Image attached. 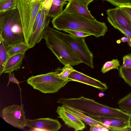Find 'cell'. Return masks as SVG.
<instances>
[{
	"label": "cell",
	"instance_id": "12",
	"mask_svg": "<svg viewBox=\"0 0 131 131\" xmlns=\"http://www.w3.org/2000/svg\"><path fill=\"white\" fill-rule=\"evenodd\" d=\"M68 80L69 82L76 81L94 87L102 92L104 91L108 88L105 83H102L75 70L70 74Z\"/></svg>",
	"mask_w": 131,
	"mask_h": 131
},
{
	"label": "cell",
	"instance_id": "6",
	"mask_svg": "<svg viewBox=\"0 0 131 131\" xmlns=\"http://www.w3.org/2000/svg\"><path fill=\"white\" fill-rule=\"evenodd\" d=\"M59 68L55 72H52L44 74L32 76L27 80V84L34 89L38 90L42 93H56L63 87L69 82L59 79L57 74L61 71Z\"/></svg>",
	"mask_w": 131,
	"mask_h": 131
},
{
	"label": "cell",
	"instance_id": "37",
	"mask_svg": "<svg viewBox=\"0 0 131 131\" xmlns=\"http://www.w3.org/2000/svg\"><path fill=\"white\" fill-rule=\"evenodd\" d=\"M103 120V122H102L104 123L105 126L108 129V128L111 124V122L109 119L104 118Z\"/></svg>",
	"mask_w": 131,
	"mask_h": 131
},
{
	"label": "cell",
	"instance_id": "18",
	"mask_svg": "<svg viewBox=\"0 0 131 131\" xmlns=\"http://www.w3.org/2000/svg\"><path fill=\"white\" fill-rule=\"evenodd\" d=\"M117 104L123 111L129 114H131V92L120 99Z\"/></svg>",
	"mask_w": 131,
	"mask_h": 131
},
{
	"label": "cell",
	"instance_id": "16",
	"mask_svg": "<svg viewBox=\"0 0 131 131\" xmlns=\"http://www.w3.org/2000/svg\"><path fill=\"white\" fill-rule=\"evenodd\" d=\"M25 53H19L9 57L5 65L4 73H9L19 69L22 64Z\"/></svg>",
	"mask_w": 131,
	"mask_h": 131
},
{
	"label": "cell",
	"instance_id": "24",
	"mask_svg": "<svg viewBox=\"0 0 131 131\" xmlns=\"http://www.w3.org/2000/svg\"><path fill=\"white\" fill-rule=\"evenodd\" d=\"M119 65V62L118 60L113 59L111 61L105 62L103 66L101 72L104 74L113 69H116L118 70V67Z\"/></svg>",
	"mask_w": 131,
	"mask_h": 131
},
{
	"label": "cell",
	"instance_id": "26",
	"mask_svg": "<svg viewBox=\"0 0 131 131\" xmlns=\"http://www.w3.org/2000/svg\"><path fill=\"white\" fill-rule=\"evenodd\" d=\"M108 21L115 28L117 29L127 37L131 39V31L124 28L117 22L111 20Z\"/></svg>",
	"mask_w": 131,
	"mask_h": 131
},
{
	"label": "cell",
	"instance_id": "32",
	"mask_svg": "<svg viewBox=\"0 0 131 131\" xmlns=\"http://www.w3.org/2000/svg\"><path fill=\"white\" fill-rule=\"evenodd\" d=\"M119 7L125 12L131 20V5H129Z\"/></svg>",
	"mask_w": 131,
	"mask_h": 131
},
{
	"label": "cell",
	"instance_id": "7",
	"mask_svg": "<svg viewBox=\"0 0 131 131\" xmlns=\"http://www.w3.org/2000/svg\"><path fill=\"white\" fill-rule=\"evenodd\" d=\"M56 34L78 55L82 63L94 69L93 56L85 40V37H78L54 29Z\"/></svg>",
	"mask_w": 131,
	"mask_h": 131
},
{
	"label": "cell",
	"instance_id": "35",
	"mask_svg": "<svg viewBox=\"0 0 131 131\" xmlns=\"http://www.w3.org/2000/svg\"><path fill=\"white\" fill-rule=\"evenodd\" d=\"M94 0H67L69 2L71 1H74L79 2L86 6L88 7L89 4Z\"/></svg>",
	"mask_w": 131,
	"mask_h": 131
},
{
	"label": "cell",
	"instance_id": "9",
	"mask_svg": "<svg viewBox=\"0 0 131 131\" xmlns=\"http://www.w3.org/2000/svg\"><path fill=\"white\" fill-rule=\"evenodd\" d=\"M27 120L26 126L30 130L57 131L62 126L58 119L50 118Z\"/></svg>",
	"mask_w": 131,
	"mask_h": 131
},
{
	"label": "cell",
	"instance_id": "19",
	"mask_svg": "<svg viewBox=\"0 0 131 131\" xmlns=\"http://www.w3.org/2000/svg\"><path fill=\"white\" fill-rule=\"evenodd\" d=\"M7 49L0 38V75L3 72L5 64L9 56L7 53Z\"/></svg>",
	"mask_w": 131,
	"mask_h": 131
},
{
	"label": "cell",
	"instance_id": "20",
	"mask_svg": "<svg viewBox=\"0 0 131 131\" xmlns=\"http://www.w3.org/2000/svg\"><path fill=\"white\" fill-rule=\"evenodd\" d=\"M16 9H17L16 0H0L1 15Z\"/></svg>",
	"mask_w": 131,
	"mask_h": 131
},
{
	"label": "cell",
	"instance_id": "13",
	"mask_svg": "<svg viewBox=\"0 0 131 131\" xmlns=\"http://www.w3.org/2000/svg\"><path fill=\"white\" fill-rule=\"evenodd\" d=\"M106 12L108 21L117 22L124 28L131 31V20L119 7L108 9Z\"/></svg>",
	"mask_w": 131,
	"mask_h": 131
},
{
	"label": "cell",
	"instance_id": "1",
	"mask_svg": "<svg viewBox=\"0 0 131 131\" xmlns=\"http://www.w3.org/2000/svg\"><path fill=\"white\" fill-rule=\"evenodd\" d=\"M54 28L60 30H70L91 34L97 38L104 36L108 31L105 23L92 20L63 11L51 20Z\"/></svg>",
	"mask_w": 131,
	"mask_h": 131
},
{
	"label": "cell",
	"instance_id": "27",
	"mask_svg": "<svg viewBox=\"0 0 131 131\" xmlns=\"http://www.w3.org/2000/svg\"><path fill=\"white\" fill-rule=\"evenodd\" d=\"M117 7L131 4V0H105Z\"/></svg>",
	"mask_w": 131,
	"mask_h": 131
},
{
	"label": "cell",
	"instance_id": "31",
	"mask_svg": "<svg viewBox=\"0 0 131 131\" xmlns=\"http://www.w3.org/2000/svg\"><path fill=\"white\" fill-rule=\"evenodd\" d=\"M43 9V7L42 6L40 9L35 19L33 27L32 32L34 31L36 28L37 24L40 18Z\"/></svg>",
	"mask_w": 131,
	"mask_h": 131
},
{
	"label": "cell",
	"instance_id": "34",
	"mask_svg": "<svg viewBox=\"0 0 131 131\" xmlns=\"http://www.w3.org/2000/svg\"><path fill=\"white\" fill-rule=\"evenodd\" d=\"M9 73V81L7 86H8L10 82H11L12 83L13 82L14 83H16L19 85L20 82L15 77L14 73H13L12 74L11 72H10Z\"/></svg>",
	"mask_w": 131,
	"mask_h": 131
},
{
	"label": "cell",
	"instance_id": "25",
	"mask_svg": "<svg viewBox=\"0 0 131 131\" xmlns=\"http://www.w3.org/2000/svg\"><path fill=\"white\" fill-rule=\"evenodd\" d=\"M75 70L70 64H68L64 65V67L61 69V71L57 75L59 79L66 81L68 80L70 74Z\"/></svg>",
	"mask_w": 131,
	"mask_h": 131
},
{
	"label": "cell",
	"instance_id": "41",
	"mask_svg": "<svg viewBox=\"0 0 131 131\" xmlns=\"http://www.w3.org/2000/svg\"><path fill=\"white\" fill-rule=\"evenodd\" d=\"M29 0L31 1V0Z\"/></svg>",
	"mask_w": 131,
	"mask_h": 131
},
{
	"label": "cell",
	"instance_id": "14",
	"mask_svg": "<svg viewBox=\"0 0 131 131\" xmlns=\"http://www.w3.org/2000/svg\"><path fill=\"white\" fill-rule=\"evenodd\" d=\"M64 10L91 20H96L90 13L88 9V7L77 1H71L69 2Z\"/></svg>",
	"mask_w": 131,
	"mask_h": 131
},
{
	"label": "cell",
	"instance_id": "11",
	"mask_svg": "<svg viewBox=\"0 0 131 131\" xmlns=\"http://www.w3.org/2000/svg\"><path fill=\"white\" fill-rule=\"evenodd\" d=\"M56 112L58 114V117L61 118L69 128H74L75 131L82 130L85 127L82 121L71 114L62 106H58Z\"/></svg>",
	"mask_w": 131,
	"mask_h": 131
},
{
	"label": "cell",
	"instance_id": "8",
	"mask_svg": "<svg viewBox=\"0 0 131 131\" xmlns=\"http://www.w3.org/2000/svg\"><path fill=\"white\" fill-rule=\"evenodd\" d=\"M2 114L4 120L13 127L23 129L26 126L27 119L23 104H14L6 107L2 109Z\"/></svg>",
	"mask_w": 131,
	"mask_h": 131
},
{
	"label": "cell",
	"instance_id": "39",
	"mask_svg": "<svg viewBox=\"0 0 131 131\" xmlns=\"http://www.w3.org/2000/svg\"><path fill=\"white\" fill-rule=\"evenodd\" d=\"M129 126L131 127V114L130 115V116L129 120Z\"/></svg>",
	"mask_w": 131,
	"mask_h": 131
},
{
	"label": "cell",
	"instance_id": "10",
	"mask_svg": "<svg viewBox=\"0 0 131 131\" xmlns=\"http://www.w3.org/2000/svg\"><path fill=\"white\" fill-rule=\"evenodd\" d=\"M47 12L43 8L40 18L35 31L32 32L28 41V44L30 48L33 47L43 39L47 27L49 25L50 18L47 16Z\"/></svg>",
	"mask_w": 131,
	"mask_h": 131
},
{
	"label": "cell",
	"instance_id": "23",
	"mask_svg": "<svg viewBox=\"0 0 131 131\" xmlns=\"http://www.w3.org/2000/svg\"><path fill=\"white\" fill-rule=\"evenodd\" d=\"M118 70L120 77L131 87V68H123L120 66Z\"/></svg>",
	"mask_w": 131,
	"mask_h": 131
},
{
	"label": "cell",
	"instance_id": "36",
	"mask_svg": "<svg viewBox=\"0 0 131 131\" xmlns=\"http://www.w3.org/2000/svg\"><path fill=\"white\" fill-rule=\"evenodd\" d=\"M122 42H127L129 46L131 47V39L126 37H122L120 39Z\"/></svg>",
	"mask_w": 131,
	"mask_h": 131
},
{
	"label": "cell",
	"instance_id": "4",
	"mask_svg": "<svg viewBox=\"0 0 131 131\" xmlns=\"http://www.w3.org/2000/svg\"><path fill=\"white\" fill-rule=\"evenodd\" d=\"M43 39L47 47L63 65L69 64L72 66L82 63L77 54L60 38L55 33L54 29L49 25Z\"/></svg>",
	"mask_w": 131,
	"mask_h": 131
},
{
	"label": "cell",
	"instance_id": "21",
	"mask_svg": "<svg viewBox=\"0 0 131 131\" xmlns=\"http://www.w3.org/2000/svg\"><path fill=\"white\" fill-rule=\"evenodd\" d=\"M30 48L29 46L25 42L21 43L9 47L7 51V53L10 57L17 54L25 53Z\"/></svg>",
	"mask_w": 131,
	"mask_h": 131
},
{
	"label": "cell",
	"instance_id": "33",
	"mask_svg": "<svg viewBox=\"0 0 131 131\" xmlns=\"http://www.w3.org/2000/svg\"><path fill=\"white\" fill-rule=\"evenodd\" d=\"M53 0H45L42 6L44 9L47 12L52 4Z\"/></svg>",
	"mask_w": 131,
	"mask_h": 131
},
{
	"label": "cell",
	"instance_id": "42",
	"mask_svg": "<svg viewBox=\"0 0 131 131\" xmlns=\"http://www.w3.org/2000/svg\"></svg>",
	"mask_w": 131,
	"mask_h": 131
},
{
	"label": "cell",
	"instance_id": "29",
	"mask_svg": "<svg viewBox=\"0 0 131 131\" xmlns=\"http://www.w3.org/2000/svg\"><path fill=\"white\" fill-rule=\"evenodd\" d=\"M123 65L120 67L122 68H131V54L126 55L123 57Z\"/></svg>",
	"mask_w": 131,
	"mask_h": 131
},
{
	"label": "cell",
	"instance_id": "40",
	"mask_svg": "<svg viewBox=\"0 0 131 131\" xmlns=\"http://www.w3.org/2000/svg\"><path fill=\"white\" fill-rule=\"evenodd\" d=\"M37 0L42 1H45V0Z\"/></svg>",
	"mask_w": 131,
	"mask_h": 131
},
{
	"label": "cell",
	"instance_id": "38",
	"mask_svg": "<svg viewBox=\"0 0 131 131\" xmlns=\"http://www.w3.org/2000/svg\"><path fill=\"white\" fill-rule=\"evenodd\" d=\"M105 95L104 93L103 92H100L99 93V96L100 97H101L104 96Z\"/></svg>",
	"mask_w": 131,
	"mask_h": 131
},
{
	"label": "cell",
	"instance_id": "22",
	"mask_svg": "<svg viewBox=\"0 0 131 131\" xmlns=\"http://www.w3.org/2000/svg\"><path fill=\"white\" fill-rule=\"evenodd\" d=\"M109 119L111 122L108 128L109 130L113 129L126 128L129 126L128 122L117 119Z\"/></svg>",
	"mask_w": 131,
	"mask_h": 131
},
{
	"label": "cell",
	"instance_id": "2",
	"mask_svg": "<svg viewBox=\"0 0 131 131\" xmlns=\"http://www.w3.org/2000/svg\"><path fill=\"white\" fill-rule=\"evenodd\" d=\"M57 102L79 110L92 117L117 119L128 122L130 116L121 109L103 105L82 96L78 98H60Z\"/></svg>",
	"mask_w": 131,
	"mask_h": 131
},
{
	"label": "cell",
	"instance_id": "30",
	"mask_svg": "<svg viewBox=\"0 0 131 131\" xmlns=\"http://www.w3.org/2000/svg\"><path fill=\"white\" fill-rule=\"evenodd\" d=\"M90 131H109L108 129L105 127L101 125H91L90 126Z\"/></svg>",
	"mask_w": 131,
	"mask_h": 131
},
{
	"label": "cell",
	"instance_id": "28",
	"mask_svg": "<svg viewBox=\"0 0 131 131\" xmlns=\"http://www.w3.org/2000/svg\"><path fill=\"white\" fill-rule=\"evenodd\" d=\"M63 31L78 37L85 38L87 36L92 35L90 34L78 31L65 30Z\"/></svg>",
	"mask_w": 131,
	"mask_h": 131
},
{
	"label": "cell",
	"instance_id": "5",
	"mask_svg": "<svg viewBox=\"0 0 131 131\" xmlns=\"http://www.w3.org/2000/svg\"><path fill=\"white\" fill-rule=\"evenodd\" d=\"M16 0L17 9L21 22L25 42L28 44L32 32L36 17L45 1Z\"/></svg>",
	"mask_w": 131,
	"mask_h": 131
},
{
	"label": "cell",
	"instance_id": "15",
	"mask_svg": "<svg viewBox=\"0 0 131 131\" xmlns=\"http://www.w3.org/2000/svg\"><path fill=\"white\" fill-rule=\"evenodd\" d=\"M66 109L69 112L75 115L82 121H83L90 126L101 125L105 127L100 117L93 118L84 114L82 111L64 104H62Z\"/></svg>",
	"mask_w": 131,
	"mask_h": 131
},
{
	"label": "cell",
	"instance_id": "3",
	"mask_svg": "<svg viewBox=\"0 0 131 131\" xmlns=\"http://www.w3.org/2000/svg\"><path fill=\"white\" fill-rule=\"evenodd\" d=\"M5 13L1 15H2L0 17V38L8 49L15 45L25 42L18 10Z\"/></svg>",
	"mask_w": 131,
	"mask_h": 131
},
{
	"label": "cell",
	"instance_id": "17",
	"mask_svg": "<svg viewBox=\"0 0 131 131\" xmlns=\"http://www.w3.org/2000/svg\"><path fill=\"white\" fill-rule=\"evenodd\" d=\"M67 0H53L51 7L47 12V16L53 18L62 13L63 7L67 3Z\"/></svg>",
	"mask_w": 131,
	"mask_h": 131
}]
</instances>
